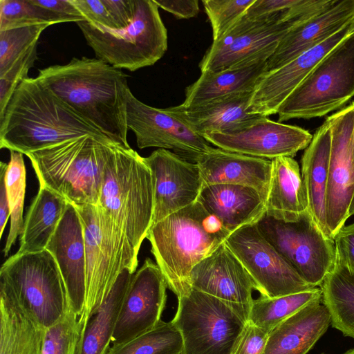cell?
I'll return each instance as SVG.
<instances>
[{
  "mask_svg": "<svg viewBox=\"0 0 354 354\" xmlns=\"http://www.w3.org/2000/svg\"><path fill=\"white\" fill-rule=\"evenodd\" d=\"M36 78L74 112L114 142L127 141V75L101 59L74 57L39 70Z\"/></svg>",
  "mask_w": 354,
  "mask_h": 354,
  "instance_id": "cell-1",
  "label": "cell"
},
{
  "mask_svg": "<svg viewBox=\"0 0 354 354\" xmlns=\"http://www.w3.org/2000/svg\"><path fill=\"white\" fill-rule=\"evenodd\" d=\"M0 295L44 329L58 322L68 308L62 274L47 250L8 258L0 270Z\"/></svg>",
  "mask_w": 354,
  "mask_h": 354,
  "instance_id": "cell-8",
  "label": "cell"
},
{
  "mask_svg": "<svg viewBox=\"0 0 354 354\" xmlns=\"http://www.w3.org/2000/svg\"><path fill=\"white\" fill-rule=\"evenodd\" d=\"M32 2L62 17L66 22H80L86 21L81 12L71 0H32Z\"/></svg>",
  "mask_w": 354,
  "mask_h": 354,
  "instance_id": "cell-47",
  "label": "cell"
},
{
  "mask_svg": "<svg viewBox=\"0 0 354 354\" xmlns=\"http://www.w3.org/2000/svg\"><path fill=\"white\" fill-rule=\"evenodd\" d=\"M230 232L197 201L153 224L147 239L169 288L179 299L192 289L190 272Z\"/></svg>",
  "mask_w": 354,
  "mask_h": 354,
  "instance_id": "cell-3",
  "label": "cell"
},
{
  "mask_svg": "<svg viewBox=\"0 0 354 354\" xmlns=\"http://www.w3.org/2000/svg\"><path fill=\"white\" fill-rule=\"evenodd\" d=\"M248 320L234 306L192 288L178 299L171 322L181 334L183 354H231Z\"/></svg>",
  "mask_w": 354,
  "mask_h": 354,
  "instance_id": "cell-11",
  "label": "cell"
},
{
  "mask_svg": "<svg viewBox=\"0 0 354 354\" xmlns=\"http://www.w3.org/2000/svg\"><path fill=\"white\" fill-rule=\"evenodd\" d=\"M322 300L320 287L286 296L254 299L248 320L270 333L277 325L306 306Z\"/></svg>",
  "mask_w": 354,
  "mask_h": 354,
  "instance_id": "cell-34",
  "label": "cell"
},
{
  "mask_svg": "<svg viewBox=\"0 0 354 354\" xmlns=\"http://www.w3.org/2000/svg\"><path fill=\"white\" fill-rule=\"evenodd\" d=\"M354 32V21L335 34L274 70L268 71L256 86L248 112L268 117L334 48Z\"/></svg>",
  "mask_w": 354,
  "mask_h": 354,
  "instance_id": "cell-18",
  "label": "cell"
},
{
  "mask_svg": "<svg viewBox=\"0 0 354 354\" xmlns=\"http://www.w3.org/2000/svg\"><path fill=\"white\" fill-rule=\"evenodd\" d=\"M352 150H353V156L354 160V128L353 131V136H352Z\"/></svg>",
  "mask_w": 354,
  "mask_h": 354,
  "instance_id": "cell-51",
  "label": "cell"
},
{
  "mask_svg": "<svg viewBox=\"0 0 354 354\" xmlns=\"http://www.w3.org/2000/svg\"><path fill=\"white\" fill-rule=\"evenodd\" d=\"M115 144L92 136L71 139L26 155L39 187L75 206L97 205L104 167Z\"/></svg>",
  "mask_w": 354,
  "mask_h": 354,
  "instance_id": "cell-6",
  "label": "cell"
},
{
  "mask_svg": "<svg viewBox=\"0 0 354 354\" xmlns=\"http://www.w3.org/2000/svg\"><path fill=\"white\" fill-rule=\"evenodd\" d=\"M331 132V152L326 193V221L334 239L350 217L354 195L352 136L354 101L326 118Z\"/></svg>",
  "mask_w": 354,
  "mask_h": 354,
  "instance_id": "cell-15",
  "label": "cell"
},
{
  "mask_svg": "<svg viewBox=\"0 0 354 354\" xmlns=\"http://www.w3.org/2000/svg\"><path fill=\"white\" fill-rule=\"evenodd\" d=\"M65 22L62 17L32 0H0V31Z\"/></svg>",
  "mask_w": 354,
  "mask_h": 354,
  "instance_id": "cell-37",
  "label": "cell"
},
{
  "mask_svg": "<svg viewBox=\"0 0 354 354\" xmlns=\"http://www.w3.org/2000/svg\"><path fill=\"white\" fill-rule=\"evenodd\" d=\"M308 209L298 162L286 156L271 160L266 215L284 222H296Z\"/></svg>",
  "mask_w": 354,
  "mask_h": 354,
  "instance_id": "cell-27",
  "label": "cell"
},
{
  "mask_svg": "<svg viewBox=\"0 0 354 354\" xmlns=\"http://www.w3.org/2000/svg\"><path fill=\"white\" fill-rule=\"evenodd\" d=\"M68 202L52 190L39 187L26 214L17 254L46 250L65 212Z\"/></svg>",
  "mask_w": 354,
  "mask_h": 354,
  "instance_id": "cell-30",
  "label": "cell"
},
{
  "mask_svg": "<svg viewBox=\"0 0 354 354\" xmlns=\"http://www.w3.org/2000/svg\"><path fill=\"white\" fill-rule=\"evenodd\" d=\"M37 44L21 57L12 66L0 76V116H1L18 85L28 77L29 70L34 66L38 59Z\"/></svg>",
  "mask_w": 354,
  "mask_h": 354,
  "instance_id": "cell-41",
  "label": "cell"
},
{
  "mask_svg": "<svg viewBox=\"0 0 354 354\" xmlns=\"http://www.w3.org/2000/svg\"><path fill=\"white\" fill-rule=\"evenodd\" d=\"M181 334L171 321H160L151 330L120 345H112L106 354H183Z\"/></svg>",
  "mask_w": 354,
  "mask_h": 354,
  "instance_id": "cell-35",
  "label": "cell"
},
{
  "mask_svg": "<svg viewBox=\"0 0 354 354\" xmlns=\"http://www.w3.org/2000/svg\"><path fill=\"white\" fill-rule=\"evenodd\" d=\"M320 288L332 326L344 336L354 338V272L337 254Z\"/></svg>",
  "mask_w": 354,
  "mask_h": 354,
  "instance_id": "cell-32",
  "label": "cell"
},
{
  "mask_svg": "<svg viewBox=\"0 0 354 354\" xmlns=\"http://www.w3.org/2000/svg\"><path fill=\"white\" fill-rule=\"evenodd\" d=\"M126 119L128 129L136 136L137 146L171 149L182 158L196 163L212 147L186 123L165 109L150 106L137 99L129 89L127 96Z\"/></svg>",
  "mask_w": 354,
  "mask_h": 354,
  "instance_id": "cell-14",
  "label": "cell"
},
{
  "mask_svg": "<svg viewBox=\"0 0 354 354\" xmlns=\"http://www.w3.org/2000/svg\"><path fill=\"white\" fill-rule=\"evenodd\" d=\"M81 12L85 20L106 29L116 30L117 28L104 0H71Z\"/></svg>",
  "mask_w": 354,
  "mask_h": 354,
  "instance_id": "cell-43",
  "label": "cell"
},
{
  "mask_svg": "<svg viewBox=\"0 0 354 354\" xmlns=\"http://www.w3.org/2000/svg\"><path fill=\"white\" fill-rule=\"evenodd\" d=\"M320 354H326V353H320Z\"/></svg>",
  "mask_w": 354,
  "mask_h": 354,
  "instance_id": "cell-53",
  "label": "cell"
},
{
  "mask_svg": "<svg viewBox=\"0 0 354 354\" xmlns=\"http://www.w3.org/2000/svg\"><path fill=\"white\" fill-rule=\"evenodd\" d=\"M353 21L354 0H336L333 5L285 35L267 60V72L283 66Z\"/></svg>",
  "mask_w": 354,
  "mask_h": 354,
  "instance_id": "cell-22",
  "label": "cell"
},
{
  "mask_svg": "<svg viewBox=\"0 0 354 354\" xmlns=\"http://www.w3.org/2000/svg\"><path fill=\"white\" fill-rule=\"evenodd\" d=\"M158 8L173 14L177 19H190L199 12L198 0H153Z\"/></svg>",
  "mask_w": 354,
  "mask_h": 354,
  "instance_id": "cell-48",
  "label": "cell"
},
{
  "mask_svg": "<svg viewBox=\"0 0 354 354\" xmlns=\"http://www.w3.org/2000/svg\"><path fill=\"white\" fill-rule=\"evenodd\" d=\"M330 324L322 300L315 301L277 325L269 333L262 354H307Z\"/></svg>",
  "mask_w": 354,
  "mask_h": 354,
  "instance_id": "cell-26",
  "label": "cell"
},
{
  "mask_svg": "<svg viewBox=\"0 0 354 354\" xmlns=\"http://www.w3.org/2000/svg\"><path fill=\"white\" fill-rule=\"evenodd\" d=\"M99 205L138 253L152 225L154 189L150 168L137 151L115 144L104 167Z\"/></svg>",
  "mask_w": 354,
  "mask_h": 354,
  "instance_id": "cell-4",
  "label": "cell"
},
{
  "mask_svg": "<svg viewBox=\"0 0 354 354\" xmlns=\"http://www.w3.org/2000/svg\"><path fill=\"white\" fill-rule=\"evenodd\" d=\"M144 159L153 180L152 225L197 201L204 184L196 163L164 149Z\"/></svg>",
  "mask_w": 354,
  "mask_h": 354,
  "instance_id": "cell-19",
  "label": "cell"
},
{
  "mask_svg": "<svg viewBox=\"0 0 354 354\" xmlns=\"http://www.w3.org/2000/svg\"><path fill=\"white\" fill-rule=\"evenodd\" d=\"M10 160L5 176V183L10 210V225L3 250L6 257L17 236L22 232L23 210L26 187V171L23 154L10 151Z\"/></svg>",
  "mask_w": 354,
  "mask_h": 354,
  "instance_id": "cell-36",
  "label": "cell"
},
{
  "mask_svg": "<svg viewBox=\"0 0 354 354\" xmlns=\"http://www.w3.org/2000/svg\"><path fill=\"white\" fill-rule=\"evenodd\" d=\"M203 137L218 148L268 160L293 158L299 151L306 149L313 139L308 130L266 116L235 130L207 133Z\"/></svg>",
  "mask_w": 354,
  "mask_h": 354,
  "instance_id": "cell-16",
  "label": "cell"
},
{
  "mask_svg": "<svg viewBox=\"0 0 354 354\" xmlns=\"http://www.w3.org/2000/svg\"><path fill=\"white\" fill-rule=\"evenodd\" d=\"M269 333L248 320L236 339L231 354H262Z\"/></svg>",
  "mask_w": 354,
  "mask_h": 354,
  "instance_id": "cell-42",
  "label": "cell"
},
{
  "mask_svg": "<svg viewBox=\"0 0 354 354\" xmlns=\"http://www.w3.org/2000/svg\"><path fill=\"white\" fill-rule=\"evenodd\" d=\"M335 0H301L272 15H243L221 39L213 41L201 60V73L242 67L267 61L281 40L294 28L308 21Z\"/></svg>",
  "mask_w": 354,
  "mask_h": 354,
  "instance_id": "cell-5",
  "label": "cell"
},
{
  "mask_svg": "<svg viewBox=\"0 0 354 354\" xmlns=\"http://www.w3.org/2000/svg\"><path fill=\"white\" fill-rule=\"evenodd\" d=\"M44 330L0 295V354H41Z\"/></svg>",
  "mask_w": 354,
  "mask_h": 354,
  "instance_id": "cell-33",
  "label": "cell"
},
{
  "mask_svg": "<svg viewBox=\"0 0 354 354\" xmlns=\"http://www.w3.org/2000/svg\"><path fill=\"white\" fill-rule=\"evenodd\" d=\"M167 285L158 267L147 258L134 273L124 298L112 345L128 342L151 330L161 321Z\"/></svg>",
  "mask_w": 354,
  "mask_h": 354,
  "instance_id": "cell-17",
  "label": "cell"
},
{
  "mask_svg": "<svg viewBox=\"0 0 354 354\" xmlns=\"http://www.w3.org/2000/svg\"><path fill=\"white\" fill-rule=\"evenodd\" d=\"M196 163L204 185H241L252 187L266 198L271 173V160L212 147Z\"/></svg>",
  "mask_w": 354,
  "mask_h": 354,
  "instance_id": "cell-23",
  "label": "cell"
},
{
  "mask_svg": "<svg viewBox=\"0 0 354 354\" xmlns=\"http://www.w3.org/2000/svg\"><path fill=\"white\" fill-rule=\"evenodd\" d=\"M342 354H354V347L351 349H348V351Z\"/></svg>",
  "mask_w": 354,
  "mask_h": 354,
  "instance_id": "cell-52",
  "label": "cell"
},
{
  "mask_svg": "<svg viewBox=\"0 0 354 354\" xmlns=\"http://www.w3.org/2000/svg\"><path fill=\"white\" fill-rule=\"evenodd\" d=\"M86 323L68 308L58 322L44 330L41 354H78Z\"/></svg>",
  "mask_w": 354,
  "mask_h": 354,
  "instance_id": "cell-38",
  "label": "cell"
},
{
  "mask_svg": "<svg viewBox=\"0 0 354 354\" xmlns=\"http://www.w3.org/2000/svg\"><path fill=\"white\" fill-rule=\"evenodd\" d=\"M288 263L314 287H320L337 257L335 241L321 230L308 209L296 222L264 215L257 223Z\"/></svg>",
  "mask_w": 354,
  "mask_h": 354,
  "instance_id": "cell-12",
  "label": "cell"
},
{
  "mask_svg": "<svg viewBox=\"0 0 354 354\" xmlns=\"http://www.w3.org/2000/svg\"><path fill=\"white\" fill-rule=\"evenodd\" d=\"M75 206V205H74ZM84 227L87 322L111 292L126 268L138 267V253L122 230L97 205L75 206Z\"/></svg>",
  "mask_w": 354,
  "mask_h": 354,
  "instance_id": "cell-7",
  "label": "cell"
},
{
  "mask_svg": "<svg viewBox=\"0 0 354 354\" xmlns=\"http://www.w3.org/2000/svg\"><path fill=\"white\" fill-rule=\"evenodd\" d=\"M301 1V0H255L244 15L251 18L272 15L288 10Z\"/></svg>",
  "mask_w": 354,
  "mask_h": 354,
  "instance_id": "cell-45",
  "label": "cell"
},
{
  "mask_svg": "<svg viewBox=\"0 0 354 354\" xmlns=\"http://www.w3.org/2000/svg\"><path fill=\"white\" fill-rule=\"evenodd\" d=\"M85 136L113 141L36 77L18 85L0 116V148L24 155Z\"/></svg>",
  "mask_w": 354,
  "mask_h": 354,
  "instance_id": "cell-2",
  "label": "cell"
},
{
  "mask_svg": "<svg viewBox=\"0 0 354 354\" xmlns=\"http://www.w3.org/2000/svg\"><path fill=\"white\" fill-rule=\"evenodd\" d=\"M48 26L41 24L0 31V76L38 44L42 32Z\"/></svg>",
  "mask_w": 354,
  "mask_h": 354,
  "instance_id": "cell-39",
  "label": "cell"
},
{
  "mask_svg": "<svg viewBox=\"0 0 354 354\" xmlns=\"http://www.w3.org/2000/svg\"><path fill=\"white\" fill-rule=\"evenodd\" d=\"M330 152L331 132L325 120L313 135L310 145L302 155L301 174L309 210L322 232L330 238L326 221V193Z\"/></svg>",
  "mask_w": 354,
  "mask_h": 354,
  "instance_id": "cell-28",
  "label": "cell"
},
{
  "mask_svg": "<svg viewBox=\"0 0 354 354\" xmlns=\"http://www.w3.org/2000/svg\"><path fill=\"white\" fill-rule=\"evenodd\" d=\"M134 273L124 269L109 295L87 320L78 354H106L111 343L120 310Z\"/></svg>",
  "mask_w": 354,
  "mask_h": 354,
  "instance_id": "cell-31",
  "label": "cell"
},
{
  "mask_svg": "<svg viewBox=\"0 0 354 354\" xmlns=\"http://www.w3.org/2000/svg\"><path fill=\"white\" fill-rule=\"evenodd\" d=\"M354 96V32L327 55L279 106L278 122L323 117Z\"/></svg>",
  "mask_w": 354,
  "mask_h": 354,
  "instance_id": "cell-10",
  "label": "cell"
},
{
  "mask_svg": "<svg viewBox=\"0 0 354 354\" xmlns=\"http://www.w3.org/2000/svg\"><path fill=\"white\" fill-rule=\"evenodd\" d=\"M232 233L257 223L266 214V200L255 189L241 185H204L197 200Z\"/></svg>",
  "mask_w": 354,
  "mask_h": 354,
  "instance_id": "cell-25",
  "label": "cell"
},
{
  "mask_svg": "<svg viewBox=\"0 0 354 354\" xmlns=\"http://www.w3.org/2000/svg\"><path fill=\"white\" fill-rule=\"evenodd\" d=\"M8 164L0 163V237L2 236L8 219L10 216L9 201L7 195L5 176Z\"/></svg>",
  "mask_w": 354,
  "mask_h": 354,
  "instance_id": "cell-49",
  "label": "cell"
},
{
  "mask_svg": "<svg viewBox=\"0 0 354 354\" xmlns=\"http://www.w3.org/2000/svg\"><path fill=\"white\" fill-rule=\"evenodd\" d=\"M117 30L124 29L131 23L137 10V0H104Z\"/></svg>",
  "mask_w": 354,
  "mask_h": 354,
  "instance_id": "cell-44",
  "label": "cell"
},
{
  "mask_svg": "<svg viewBox=\"0 0 354 354\" xmlns=\"http://www.w3.org/2000/svg\"><path fill=\"white\" fill-rule=\"evenodd\" d=\"M76 24L96 58L120 70L152 66L167 50V30L153 0H137L135 17L124 29L109 30L86 21Z\"/></svg>",
  "mask_w": 354,
  "mask_h": 354,
  "instance_id": "cell-9",
  "label": "cell"
},
{
  "mask_svg": "<svg viewBox=\"0 0 354 354\" xmlns=\"http://www.w3.org/2000/svg\"><path fill=\"white\" fill-rule=\"evenodd\" d=\"M267 72V61L216 72L202 73L186 87V106L198 105L234 93L254 91Z\"/></svg>",
  "mask_w": 354,
  "mask_h": 354,
  "instance_id": "cell-29",
  "label": "cell"
},
{
  "mask_svg": "<svg viewBox=\"0 0 354 354\" xmlns=\"http://www.w3.org/2000/svg\"><path fill=\"white\" fill-rule=\"evenodd\" d=\"M348 214H349V216L354 215V195H353L351 203L349 207Z\"/></svg>",
  "mask_w": 354,
  "mask_h": 354,
  "instance_id": "cell-50",
  "label": "cell"
},
{
  "mask_svg": "<svg viewBox=\"0 0 354 354\" xmlns=\"http://www.w3.org/2000/svg\"><path fill=\"white\" fill-rule=\"evenodd\" d=\"M253 92L234 93L194 106L181 104L165 110L203 137L211 132L231 131L263 116L248 111Z\"/></svg>",
  "mask_w": 354,
  "mask_h": 354,
  "instance_id": "cell-24",
  "label": "cell"
},
{
  "mask_svg": "<svg viewBox=\"0 0 354 354\" xmlns=\"http://www.w3.org/2000/svg\"><path fill=\"white\" fill-rule=\"evenodd\" d=\"M46 250L58 266L68 308L83 319L86 301L84 235L80 216L73 204L68 203Z\"/></svg>",
  "mask_w": 354,
  "mask_h": 354,
  "instance_id": "cell-21",
  "label": "cell"
},
{
  "mask_svg": "<svg viewBox=\"0 0 354 354\" xmlns=\"http://www.w3.org/2000/svg\"><path fill=\"white\" fill-rule=\"evenodd\" d=\"M225 243L243 265L261 296L275 298L315 288L288 263L257 223L231 233Z\"/></svg>",
  "mask_w": 354,
  "mask_h": 354,
  "instance_id": "cell-13",
  "label": "cell"
},
{
  "mask_svg": "<svg viewBox=\"0 0 354 354\" xmlns=\"http://www.w3.org/2000/svg\"><path fill=\"white\" fill-rule=\"evenodd\" d=\"M255 0H203L212 28L213 41L223 37Z\"/></svg>",
  "mask_w": 354,
  "mask_h": 354,
  "instance_id": "cell-40",
  "label": "cell"
},
{
  "mask_svg": "<svg viewBox=\"0 0 354 354\" xmlns=\"http://www.w3.org/2000/svg\"><path fill=\"white\" fill-rule=\"evenodd\" d=\"M190 283L192 288L230 304L249 317L254 283L225 241L193 268Z\"/></svg>",
  "mask_w": 354,
  "mask_h": 354,
  "instance_id": "cell-20",
  "label": "cell"
},
{
  "mask_svg": "<svg viewBox=\"0 0 354 354\" xmlns=\"http://www.w3.org/2000/svg\"><path fill=\"white\" fill-rule=\"evenodd\" d=\"M337 254L354 272V223L344 225L334 238Z\"/></svg>",
  "mask_w": 354,
  "mask_h": 354,
  "instance_id": "cell-46",
  "label": "cell"
}]
</instances>
